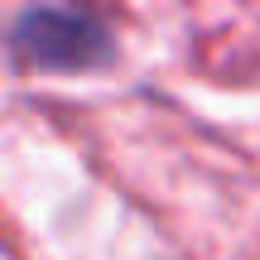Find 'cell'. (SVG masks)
<instances>
[{"label":"cell","mask_w":260,"mask_h":260,"mask_svg":"<svg viewBox=\"0 0 260 260\" xmlns=\"http://www.w3.org/2000/svg\"><path fill=\"white\" fill-rule=\"evenodd\" d=\"M15 44L44 73H82L111 53V34L87 10H24L15 24Z\"/></svg>","instance_id":"obj_1"}]
</instances>
